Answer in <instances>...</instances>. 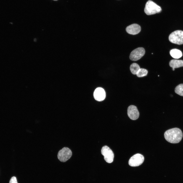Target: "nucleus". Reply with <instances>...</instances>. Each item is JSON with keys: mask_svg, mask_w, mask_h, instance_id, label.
Segmentation results:
<instances>
[{"mask_svg": "<svg viewBox=\"0 0 183 183\" xmlns=\"http://www.w3.org/2000/svg\"><path fill=\"white\" fill-rule=\"evenodd\" d=\"M181 130L177 128H174L166 131L164 134V138L168 142L172 143L179 142L182 137Z\"/></svg>", "mask_w": 183, "mask_h": 183, "instance_id": "1", "label": "nucleus"}, {"mask_svg": "<svg viewBox=\"0 0 183 183\" xmlns=\"http://www.w3.org/2000/svg\"><path fill=\"white\" fill-rule=\"evenodd\" d=\"M161 11L162 9L160 6L150 0L147 2L144 9V12L148 15L159 13Z\"/></svg>", "mask_w": 183, "mask_h": 183, "instance_id": "2", "label": "nucleus"}, {"mask_svg": "<svg viewBox=\"0 0 183 183\" xmlns=\"http://www.w3.org/2000/svg\"><path fill=\"white\" fill-rule=\"evenodd\" d=\"M169 41L172 43L181 45L183 44V31L176 30L171 33L169 37Z\"/></svg>", "mask_w": 183, "mask_h": 183, "instance_id": "3", "label": "nucleus"}, {"mask_svg": "<svg viewBox=\"0 0 183 183\" xmlns=\"http://www.w3.org/2000/svg\"><path fill=\"white\" fill-rule=\"evenodd\" d=\"M72 152L71 150L67 147H64L59 150L57 154V158L62 162H65L71 157Z\"/></svg>", "mask_w": 183, "mask_h": 183, "instance_id": "4", "label": "nucleus"}, {"mask_svg": "<svg viewBox=\"0 0 183 183\" xmlns=\"http://www.w3.org/2000/svg\"><path fill=\"white\" fill-rule=\"evenodd\" d=\"M101 153L103 156L104 159L107 163H111L113 161L114 154L111 149L107 146H103L101 149Z\"/></svg>", "mask_w": 183, "mask_h": 183, "instance_id": "5", "label": "nucleus"}, {"mask_svg": "<svg viewBox=\"0 0 183 183\" xmlns=\"http://www.w3.org/2000/svg\"><path fill=\"white\" fill-rule=\"evenodd\" d=\"M144 160L143 156L139 154H136L132 156L129 161V164L131 166H138L141 164Z\"/></svg>", "mask_w": 183, "mask_h": 183, "instance_id": "6", "label": "nucleus"}, {"mask_svg": "<svg viewBox=\"0 0 183 183\" xmlns=\"http://www.w3.org/2000/svg\"><path fill=\"white\" fill-rule=\"evenodd\" d=\"M145 52V50L143 48H137L131 52L130 55V59L133 61L138 60L143 56Z\"/></svg>", "mask_w": 183, "mask_h": 183, "instance_id": "7", "label": "nucleus"}, {"mask_svg": "<svg viewBox=\"0 0 183 183\" xmlns=\"http://www.w3.org/2000/svg\"><path fill=\"white\" fill-rule=\"evenodd\" d=\"M128 115L129 118L132 120H135L139 117V112L136 106L130 105L128 108Z\"/></svg>", "mask_w": 183, "mask_h": 183, "instance_id": "8", "label": "nucleus"}, {"mask_svg": "<svg viewBox=\"0 0 183 183\" xmlns=\"http://www.w3.org/2000/svg\"><path fill=\"white\" fill-rule=\"evenodd\" d=\"M105 93L104 90L101 87L96 88L94 93V98L98 101L103 100L105 99Z\"/></svg>", "mask_w": 183, "mask_h": 183, "instance_id": "9", "label": "nucleus"}, {"mask_svg": "<svg viewBox=\"0 0 183 183\" xmlns=\"http://www.w3.org/2000/svg\"><path fill=\"white\" fill-rule=\"evenodd\" d=\"M127 32L132 35L137 34L141 31L140 26L138 24H133L128 26L126 28Z\"/></svg>", "mask_w": 183, "mask_h": 183, "instance_id": "10", "label": "nucleus"}, {"mask_svg": "<svg viewBox=\"0 0 183 183\" xmlns=\"http://www.w3.org/2000/svg\"><path fill=\"white\" fill-rule=\"evenodd\" d=\"M169 65L171 67L175 68L183 67V60L172 59L170 61Z\"/></svg>", "mask_w": 183, "mask_h": 183, "instance_id": "11", "label": "nucleus"}, {"mask_svg": "<svg viewBox=\"0 0 183 183\" xmlns=\"http://www.w3.org/2000/svg\"><path fill=\"white\" fill-rule=\"evenodd\" d=\"M171 55L173 58L178 59L182 56V53L180 50L177 49H173L170 51Z\"/></svg>", "mask_w": 183, "mask_h": 183, "instance_id": "12", "label": "nucleus"}, {"mask_svg": "<svg viewBox=\"0 0 183 183\" xmlns=\"http://www.w3.org/2000/svg\"><path fill=\"white\" fill-rule=\"evenodd\" d=\"M139 66L137 63H133L130 66V70L132 74H136L138 71L140 69Z\"/></svg>", "mask_w": 183, "mask_h": 183, "instance_id": "13", "label": "nucleus"}, {"mask_svg": "<svg viewBox=\"0 0 183 183\" xmlns=\"http://www.w3.org/2000/svg\"><path fill=\"white\" fill-rule=\"evenodd\" d=\"M175 92L177 94L183 96V84L177 86L175 88Z\"/></svg>", "mask_w": 183, "mask_h": 183, "instance_id": "14", "label": "nucleus"}, {"mask_svg": "<svg viewBox=\"0 0 183 183\" xmlns=\"http://www.w3.org/2000/svg\"><path fill=\"white\" fill-rule=\"evenodd\" d=\"M148 71L144 68H140L138 71L136 75L139 77H141L146 76L148 73Z\"/></svg>", "mask_w": 183, "mask_h": 183, "instance_id": "15", "label": "nucleus"}, {"mask_svg": "<svg viewBox=\"0 0 183 183\" xmlns=\"http://www.w3.org/2000/svg\"><path fill=\"white\" fill-rule=\"evenodd\" d=\"M9 183H18L16 177L13 176L11 178Z\"/></svg>", "mask_w": 183, "mask_h": 183, "instance_id": "16", "label": "nucleus"}, {"mask_svg": "<svg viewBox=\"0 0 183 183\" xmlns=\"http://www.w3.org/2000/svg\"><path fill=\"white\" fill-rule=\"evenodd\" d=\"M172 70H173L174 71L175 70V68H172Z\"/></svg>", "mask_w": 183, "mask_h": 183, "instance_id": "17", "label": "nucleus"}, {"mask_svg": "<svg viewBox=\"0 0 183 183\" xmlns=\"http://www.w3.org/2000/svg\"><path fill=\"white\" fill-rule=\"evenodd\" d=\"M54 0V1H57V0Z\"/></svg>", "mask_w": 183, "mask_h": 183, "instance_id": "18", "label": "nucleus"}]
</instances>
